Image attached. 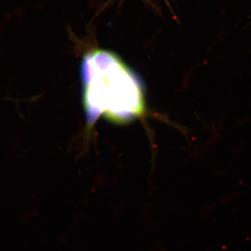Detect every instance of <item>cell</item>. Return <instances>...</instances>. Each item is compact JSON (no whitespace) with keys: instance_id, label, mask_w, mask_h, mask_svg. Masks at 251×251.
Segmentation results:
<instances>
[{"instance_id":"1","label":"cell","mask_w":251,"mask_h":251,"mask_svg":"<svg viewBox=\"0 0 251 251\" xmlns=\"http://www.w3.org/2000/svg\"><path fill=\"white\" fill-rule=\"evenodd\" d=\"M81 75L89 124L100 117L126 123L143 113L145 99L140 80L117 54L100 49L87 52Z\"/></svg>"}]
</instances>
